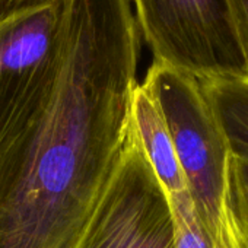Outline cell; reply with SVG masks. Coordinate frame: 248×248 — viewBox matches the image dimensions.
<instances>
[{
    "mask_svg": "<svg viewBox=\"0 0 248 248\" xmlns=\"http://www.w3.org/2000/svg\"><path fill=\"white\" fill-rule=\"evenodd\" d=\"M130 0H63L51 91L0 143V248H72L126 142L139 83Z\"/></svg>",
    "mask_w": 248,
    "mask_h": 248,
    "instance_id": "cell-1",
    "label": "cell"
},
{
    "mask_svg": "<svg viewBox=\"0 0 248 248\" xmlns=\"http://www.w3.org/2000/svg\"><path fill=\"white\" fill-rule=\"evenodd\" d=\"M143 83L165 117L194 212L213 248H248L233 154L200 80L154 62Z\"/></svg>",
    "mask_w": 248,
    "mask_h": 248,
    "instance_id": "cell-2",
    "label": "cell"
},
{
    "mask_svg": "<svg viewBox=\"0 0 248 248\" xmlns=\"http://www.w3.org/2000/svg\"><path fill=\"white\" fill-rule=\"evenodd\" d=\"M154 62L197 80L248 79L229 0H130Z\"/></svg>",
    "mask_w": 248,
    "mask_h": 248,
    "instance_id": "cell-3",
    "label": "cell"
},
{
    "mask_svg": "<svg viewBox=\"0 0 248 248\" xmlns=\"http://www.w3.org/2000/svg\"><path fill=\"white\" fill-rule=\"evenodd\" d=\"M72 248H175L168 194L132 130Z\"/></svg>",
    "mask_w": 248,
    "mask_h": 248,
    "instance_id": "cell-4",
    "label": "cell"
},
{
    "mask_svg": "<svg viewBox=\"0 0 248 248\" xmlns=\"http://www.w3.org/2000/svg\"><path fill=\"white\" fill-rule=\"evenodd\" d=\"M63 0H37L0 21V143L32 115L54 83Z\"/></svg>",
    "mask_w": 248,
    "mask_h": 248,
    "instance_id": "cell-5",
    "label": "cell"
},
{
    "mask_svg": "<svg viewBox=\"0 0 248 248\" xmlns=\"http://www.w3.org/2000/svg\"><path fill=\"white\" fill-rule=\"evenodd\" d=\"M129 129L167 194L187 190L175 148L158 101L142 82L132 92Z\"/></svg>",
    "mask_w": 248,
    "mask_h": 248,
    "instance_id": "cell-6",
    "label": "cell"
},
{
    "mask_svg": "<svg viewBox=\"0 0 248 248\" xmlns=\"http://www.w3.org/2000/svg\"><path fill=\"white\" fill-rule=\"evenodd\" d=\"M232 152L248 154V79L200 80Z\"/></svg>",
    "mask_w": 248,
    "mask_h": 248,
    "instance_id": "cell-7",
    "label": "cell"
},
{
    "mask_svg": "<svg viewBox=\"0 0 248 248\" xmlns=\"http://www.w3.org/2000/svg\"><path fill=\"white\" fill-rule=\"evenodd\" d=\"M175 232V248H213L188 196V191L168 194Z\"/></svg>",
    "mask_w": 248,
    "mask_h": 248,
    "instance_id": "cell-8",
    "label": "cell"
},
{
    "mask_svg": "<svg viewBox=\"0 0 248 248\" xmlns=\"http://www.w3.org/2000/svg\"><path fill=\"white\" fill-rule=\"evenodd\" d=\"M233 154V178L239 217L248 241V154Z\"/></svg>",
    "mask_w": 248,
    "mask_h": 248,
    "instance_id": "cell-9",
    "label": "cell"
},
{
    "mask_svg": "<svg viewBox=\"0 0 248 248\" xmlns=\"http://www.w3.org/2000/svg\"><path fill=\"white\" fill-rule=\"evenodd\" d=\"M239 44L248 67V0H229Z\"/></svg>",
    "mask_w": 248,
    "mask_h": 248,
    "instance_id": "cell-10",
    "label": "cell"
},
{
    "mask_svg": "<svg viewBox=\"0 0 248 248\" xmlns=\"http://www.w3.org/2000/svg\"><path fill=\"white\" fill-rule=\"evenodd\" d=\"M34 2H37V0H0V21L30 6Z\"/></svg>",
    "mask_w": 248,
    "mask_h": 248,
    "instance_id": "cell-11",
    "label": "cell"
}]
</instances>
